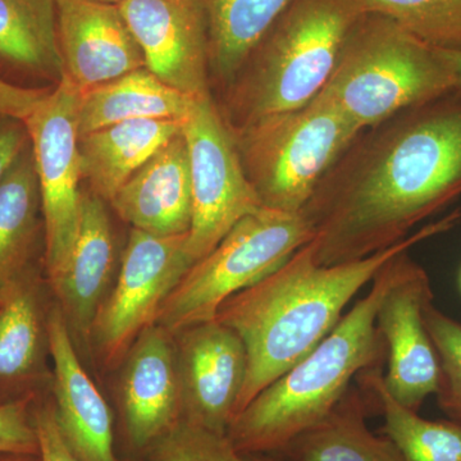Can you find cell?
<instances>
[{"label":"cell","instance_id":"6da1fadb","mask_svg":"<svg viewBox=\"0 0 461 461\" xmlns=\"http://www.w3.org/2000/svg\"><path fill=\"white\" fill-rule=\"evenodd\" d=\"M461 196V91L362 130L300 214L321 266L371 257Z\"/></svg>","mask_w":461,"mask_h":461},{"label":"cell","instance_id":"7a4b0ae2","mask_svg":"<svg viewBox=\"0 0 461 461\" xmlns=\"http://www.w3.org/2000/svg\"><path fill=\"white\" fill-rule=\"evenodd\" d=\"M460 220L457 209L386 250L336 266L318 264L306 244L262 281L227 299L215 320L238 333L248 354L236 415L332 332L351 299L388 260L453 229Z\"/></svg>","mask_w":461,"mask_h":461},{"label":"cell","instance_id":"3957f363","mask_svg":"<svg viewBox=\"0 0 461 461\" xmlns=\"http://www.w3.org/2000/svg\"><path fill=\"white\" fill-rule=\"evenodd\" d=\"M391 260L332 332L236 415L227 436L240 454H277L329 417L354 378L379 366L386 348L375 321L390 282Z\"/></svg>","mask_w":461,"mask_h":461},{"label":"cell","instance_id":"277c9868","mask_svg":"<svg viewBox=\"0 0 461 461\" xmlns=\"http://www.w3.org/2000/svg\"><path fill=\"white\" fill-rule=\"evenodd\" d=\"M368 12L363 0H291L215 102L229 129L311 104Z\"/></svg>","mask_w":461,"mask_h":461},{"label":"cell","instance_id":"5b68a950","mask_svg":"<svg viewBox=\"0 0 461 461\" xmlns=\"http://www.w3.org/2000/svg\"><path fill=\"white\" fill-rule=\"evenodd\" d=\"M451 90L453 71L439 48L368 12L348 33L315 99L339 109L362 131Z\"/></svg>","mask_w":461,"mask_h":461},{"label":"cell","instance_id":"8992f818","mask_svg":"<svg viewBox=\"0 0 461 461\" xmlns=\"http://www.w3.org/2000/svg\"><path fill=\"white\" fill-rule=\"evenodd\" d=\"M230 131L260 204L296 214L360 130L339 109L314 99Z\"/></svg>","mask_w":461,"mask_h":461},{"label":"cell","instance_id":"52a82bcc","mask_svg":"<svg viewBox=\"0 0 461 461\" xmlns=\"http://www.w3.org/2000/svg\"><path fill=\"white\" fill-rule=\"evenodd\" d=\"M312 239L313 232L300 213L262 206L245 215L191 267L166 300L156 324L176 336L215 320L227 299L280 268Z\"/></svg>","mask_w":461,"mask_h":461},{"label":"cell","instance_id":"ba28073f","mask_svg":"<svg viewBox=\"0 0 461 461\" xmlns=\"http://www.w3.org/2000/svg\"><path fill=\"white\" fill-rule=\"evenodd\" d=\"M81 90L63 77L23 121L32 145L44 223L48 285L65 269L83 218L77 112Z\"/></svg>","mask_w":461,"mask_h":461},{"label":"cell","instance_id":"9c48e42d","mask_svg":"<svg viewBox=\"0 0 461 461\" xmlns=\"http://www.w3.org/2000/svg\"><path fill=\"white\" fill-rule=\"evenodd\" d=\"M187 238L189 232L160 236L132 229L113 286L91 326L89 341L105 366L123 362L194 266Z\"/></svg>","mask_w":461,"mask_h":461},{"label":"cell","instance_id":"30bf717a","mask_svg":"<svg viewBox=\"0 0 461 461\" xmlns=\"http://www.w3.org/2000/svg\"><path fill=\"white\" fill-rule=\"evenodd\" d=\"M189 150L193 218L187 253L208 256L245 215L262 208L249 184L229 126L213 95L198 99L182 122Z\"/></svg>","mask_w":461,"mask_h":461},{"label":"cell","instance_id":"8fae6325","mask_svg":"<svg viewBox=\"0 0 461 461\" xmlns=\"http://www.w3.org/2000/svg\"><path fill=\"white\" fill-rule=\"evenodd\" d=\"M433 302L426 269L411 250L391 260V277L377 311V330L387 353L384 387L397 402L412 411L439 384V360L424 321V308Z\"/></svg>","mask_w":461,"mask_h":461},{"label":"cell","instance_id":"7c38bea8","mask_svg":"<svg viewBox=\"0 0 461 461\" xmlns=\"http://www.w3.org/2000/svg\"><path fill=\"white\" fill-rule=\"evenodd\" d=\"M181 420L227 435L248 372V354L232 329L213 320L175 336Z\"/></svg>","mask_w":461,"mask_h":461},{"label":"cell","instance_id":"4fadbf2b","mask_svg":"<svg viewBox=\"0 0 461 461\" xmlns=\"http://www.w3.org/2000/svg\"><path fill=\"white\" fill-rule=\"evenodd\" d=\"M118 5L151 74L191 98L212 95L208 26L200 0H122Z\"/></svg>","mask_w":461,"mask_h":461},{"label":"cell","instance_id":"5bb4252c","mask_svg":"<svg viewBox=\"0 0 461 461\" xmlns=\"http://www.w3.org/2000/svg\"><path fill=\"white\" fill-rule=\"evenodd\" d=\"M57 36L63 77L81 91L145 68L140 47L118 5L57 0Z\"/></svg>","mask_w":461,"mask_h":461},{"label":"cell","instance_id":"9a60e30c","mask_svg":"<svg viewBox=\"0 0 461 461\" xmlns=\"http://www.w3.org/2000/svg\"><path fill=\"white\" fill-rule=\"evenodd\" d=\"M121 406L130 444L148 448L181 420L176 339L153 324L142 330L123 360Z\"/></svg>","mask_w":461,"mask_h":461},{"label":"cell","instance_id":"2e32d148","mask_svg":"<svg viewBox=\"0 0 461 461\" xmlns=\"http://www.w3.org/2000/svg\"><path fill=\"white\" fill-rule=\"evenodd\" d=\"M47 329L54 366V408L67 445L80 461H117L113 415L78 359L59 306L48 312Z\"/></svg>","mask_w":461,"mask_h":461},{"label":"cell","instance_id":"e0dca14e","mask_svg":"<svg viewBox=\"0 0 461 461\" xmlns=\"http://www.w3.org/2000/svg\"><path fill=\"white\" fill-rule=\"evenodd\" d=\"M109 204L132 229L160 236L189 232L193 194L184 133L160 148Z\"/></svg>","mask_w":461,"mask_h":461},{"label":"cell","instance_id":"ac0fdd59","mask_svg":"<svg viewBox=\"0 0 461 461\" xmlns=\"http://www.w3.org/2000/svg\"><path fill=\"white\" fill-rule=\"evenodd\" d=\"M48 312L38 268L0 294V403L39 396L50 353Z\"/></svg>","mask_w":461,"mask_h":461},{"label":"cell","instance_id":"d6986e66","mask_svg":"<svg viewBox=\"0 0 461 461\" xmlns=\"http://www.w3.org/2000/svg\"><path fill=\"white\" fill-rule=\"evenodd\" d=\"M115 271L113 229L104 202L85 194L77 241L65 269L53 284L69 330L89 341L91 326L111 291Z\"/></svg>","mask_w":461,"mask_h":461},{"label":"cell","instance_id":"ffe728a7","mask_svg":"<svg viewBox=\"0 0 461 461\" xmlns=\"http://www.w3.org/2000/svg\"><path fill=\"white\" fill-rule=\"evenodd\" d=\"M181 131V121L136 120L78 136L83 180L93 195L111 203L123 185Z\"/></svg>","mask_w":461,"mask_h":461},{"label":"cell","instance_id":"44dd1931","mask_svg":"<svg viewBox=\"0 0 461 461\" xmlns=\"http://www.w3.org/2000/svg\"><path fill=\"white\" fill-rule=\"evenodd\" d=\"M196 100L160 81L147 67L136 69L109 83L81 91L78 136L127 121L184 122Z\"/></svg>","mask_w":461,"mask_h":461},{"label":"cell","instance_id":"7402d4cb","mask_svg":"<svg viewBox=\"0 0 461 461\" xmlns=\"http://www.w3.org/2000/svg\"><path fill=\"white\" fill-rule=\"evenodd\" d=\"M41 238V191L29 141L0 181V294L36 268Z\"/></svg>","mask_w":461,"mask_h":461},{"label":"cell","instance_id":"603a6c76","mask_svg":"<svg viewBox=\"0 0 461 461\" xmlns=\"http://www.w3.org/2000/svg\"><path fill=\"white\" fill-rule=\"evenodd\" d=\"M368 397L351 390L329 417L300 433L278 455L282 461H403L386 436L366 426ZM273 454V455H277Z\"/></svg>","mask_w":461,"mask_h":461},{"label":"cell","instance_id":"cb8c5ba5","mask_svg":"<svg viewBox=\"0 0 461 461\" xmlns=\"http://www.w3.org/2000/svg\"><path fill=\"white\" fill-rule=\"evenodd\" d=\"M209 41L211 84L223 90L291 0H200Z\"/></svg>","mask_w":461,"mask_h":461},{"label":"cell","instance_id":"d4e9b609","mask_svg":"<svg viewBox=\"0 0 461 461\" xmlns=\"http://www.w3.org/2000/svg\"><path fill=\"white\" fill-rule=\"evenodd\" d=\"M0 59L26 74L62 80L57 0H0Z\"/></svg>","mask_w":461,"mask_h":461},{"label":"cell","instance_id":"484cf974","mask_svg":"<svg viewBox=\"0 0 461 461\" xmlns=\"http://www.w3.org/2000/svg\"><path fill=\"white\" fill-rule=\"evenodd\" d=\"M382 377L379 366L357 375L360 390L384 417V435L396 446L403 461H461L460 421L424 420L397 402Z\"/></svg>","mask_w":461,"mask_h":461},{"label":"cell","instance_id":"4316f807","mask_svg":"<svg viewBox=\"0 0 461 461\" xmlns=\"http://www.w3.org/2000/svg\"><path fill=\"white\" fill-rule=\"evenodd\" d=\"M369 12L395 21L442 50H461V0H363Z\"/></svg>","mask_w":461,"mask_h":461},{"label":"cell","instance_id":"83f0119b","mask_svg":"<svg viewBox=\"0 0 461 461\" xmlns=\"http://www.w3.org/2000/svg\"><path fill=\"white\" fill-rule=\"evenodd\" d=\"M424 321L441 371L437 402L451 420L461 423V323L438 311L433 302L424 308Z\"/></svg>","mask_w":461,"mask_h":461},{"label":"cell","instance_id":"f1b7e54d","mask_svg":"<svg viewBox=\"0 0 461 461\" xmlns=\"http://www.w3.org/2000/svg\"><path fill=\"white\" fill-rule=\"evenodd\" d=\"M148 448L150 461H244L229 436L182 420Z\"/></svg>","mask_w":461,"mask_h":461},{"label":"cell","instance_id":"f546056e","mask_svg":"<svg viewBox=\"0 0 461 461\" xmlns=\"http://www.w3.org/2000/svg\"><path fill=\"white\" fill-rule=\"evenodd\" d=\"M38 395L0 403V454L39 455L32 421V405Z\"/></svg>","mask_w":461,"mask_h":461},{"label":"cell","instance_id":"4dcf8cb0","mask_svg":"<svg viewBox=\"0 0 461 461\" xmlns=\"http://www.w3.org/2000/svg\"><path fill=\"white\" fill-rule=\"evenodd\" d=\"M32 421L38 436L41 461H80L60 432L53 400L36 397L32 405Z\"/></svg>","mask_w":461,"mask_h":461},{"label":"cell","instance_id":"1f68e13d","mask_svg":"<svg viewBox=\"0 0 461 461\" xmlns=\"http://www.w3.org/2000/svg\"><path fill=\"white\" fill-rule=\"evenodd\" d=\"M50 90V87L32 89L17 86L0 77V120L23 122Z\"/></svg>","mask_w":461,"mask_h":461},{"label":"cell","instance_id":"d6a6232c","mask_svg":"<svg viewBox=\"0 0 461 461\" xmlns=\"http://www.w3.org/2000/svg\"><path fill=\"white\" fill-rule=\"evenodd\" d=\"M29 142L26 127L21 121L5 120L0 123V181Z\"/></svg>","mask_w":461,"mask_h":461},{"label":"cell","instance_id":"836d02e7","mask_svg":"<svg viewBox=\"0 0 461 461\" xmlns=\"http://www.w3.org/2000/svg\"><path fill=\"white\" fill-rule=\"evenodd\" d=\"M441 50L454 76V89L461 91V50Z\"/></svg>","mask_w":461,"mask_h":461},{"label":"cell","instance_id":"e575fe53","mask_svg":"<svg viewBox=\"0 0 461 461\" xmlns=\"http://www.w3.org/2000/svg\"><path fill=\"white\" fill-rule=\"evenodd\" d=\"M0 461H41V457L29 454H0Z\"/></svg>","mask_w":461,"mask_h":461},{"label":"cell","instance_id":"d590c367","mask_svg":"<svg viewBox=\"0 0 461 461\" xmlns=\"http://www.w3.org/2000/svg\"><path fill=\"white\" fill-rule=\"evenodd\" d=\"M244 461H282L276 455L272 454H250L242 455Z\"/></svg>","mask_w":461,"mask_h":461},{"label":"cell","instance_id":"8d00e7d4","mask_svg":"<svg viewBox=\"0 0 461 461\" xmlns=\"http://www.w3.org/2000/svg\"><path fill=\"white\" fill-rule=\"evenodd\" d=\"M96 2L109 3V5H120L122 0H96Z\"/></svg>","mask_w":461,"mask_h":461}]
</instances>
